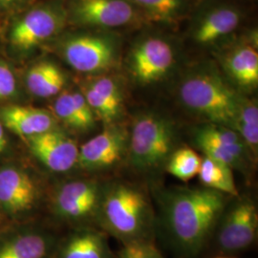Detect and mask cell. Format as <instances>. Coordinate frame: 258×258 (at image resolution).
<instances>
[{"instance_id": "obj_1", "label": "cell", "mask_w": 258, "mask_h": 258, "mask_svg": "<svg viewBox=\"0 0 258 258\" xmlns=\"http://www.w3.org/2000/svg\"><path fill=\"white\" fill-rule=\"evenodd\" d=\"M225 205L224 194L206 186L176 189L166 194L162 212L176 247L184 254L197 253L221 217Z\"/></svg>"}, {"instance_id": "obj_2", "label": "cell", "mask_w": 258, "mask_h": 258, "mask_svg": "<svg viewBox=\"0 0 258 258\" xmlns=\"http://www.w3.org/2000/svg\"><path fill=\"white\" fill-rule=\"evenodd\" d=\"M97 214L103 228L123 244L147 240L152 224L147 196L126 184H112L102 192Z\"/></svg>"}, {"instance_id": "obj_3", "label": "cell", "mask_w": 258, "mask_h": 258, "mask_svg": "<svg viewBox=\"0 0 258 258\" xmlns=\"http://www.w3.org/2000/svg\"><path fill=\"white\" fill-rule=\"evenodd\" d=\"M239 95L212 72L190 75L180 86L184 106L212 123L231 128L238 110Z\"/></svg>"}, {"instance_id": "obj_4", "label": "cell", "mask_w": 258, "mask_h": 258, "mask_svg": "<svg viewBox=\"0 0 258 258\" xmlns=\"http://www.w3.org/2000/svg\"><path fill=\"white\" fill-rule=\"evenodd\" d=\"M174 141L175 131L170 120L158 114L141 115L128 139L131 165L141 171L155 169L173 152Z\"/></svg>"}, {"instance_id": "obj_5", "label": "cell", "mask_w": 258, "mask_h": 258, "mask_svg": "<svg viewBox=\"0 0 258 258\" xmlns=\"http://www.w3.org/2000/svg\"><path fill=\"white\" fill-rule=\"evenodd\" d=\"M68 20L62 0H51L29 10L11 28L10 41L15 48L26 51L58 34Z\"/></svg>"}, {"instance_id": "obj_6", "label": "cell", "mask_w": 258, "mask_h": 258, "mask_svg": "<svg viewBox=\"0 0 258 258\" xmlns=\"http://www.w3.org/2000/svg\"><path fill=\"white\" fill-rule=\"evenodd\" d=\"M66 8L68 19L84 26L112 29L146 20L129 0H71Z\"/></svg>"}, {"instance_id": "obj_7", "label": "cell", "mask_w": 258, "mask_h": 258, "mask_svg": "<svg viewBox=\"0 0 258 258\" xmlns=\"http://www.w3.org/2000/svg\"><path fill=\"white\" fill-rule=\"evenodd\" d=\"M62 52L67 63L83 73L106 70L116 58L114 39L103 35L84 34L71 37L65 40Z\"/></svg>"}, {"instance_id": "obj_8", "label": "cell", "mask_w": 258, "mask_h": 258, "mask_svg": "<svg viewBox=\"0 0 258 258\" xmlns=\"http://www.w3.org/2000/svg\"><path fill=\"white\" fill-rule=\"evenodd\" d=\"M175 61L174 50L163 37L150 36L142 39L131 50L130 73L142 84L156 83L166 76Z\"/></svg>"}, {"instance_id": "obj_9", "label": "cell", "mask_w": 258, "mask_h": 258, "mask_svg": "<svg viewBox=\"0 0 258 258\" xmlns=\"http://www.w3.org/2000/svg\"><path fill=\"white\" fill-rule=\"evenodd\" d=\"M257 230L256 205L249 198H242L225 214L218 232V245L226 252L247 249L256 238Z\"/></svg>"}, {"instance_id": "obj_10", "label": "cell", "mask_w": 258, "mask_h": 258, "mask_svg": "<svg viewBox=\"0 0 258 258\" xmlns=\"http://www.w3.org/2000/svg\"><path fill=\"white\" fill-rule=\"evenodd\" d=\"M194 141L205 156L231 168L244 166L249 148L233 129L211 122L196 130Z\"/></svg>"}, {"instance_id": "obj_11", "label": "cell", "mask_w": 258, "mask_h": 258, "mask_svg": "<svg viewBox=\"0 0 258 258\" xmlns=\"http://www.w3.org/2000/svg\"><path fill=\"white\" fill-rule=\"evenodd\" d=\"M243 19L241 10L231 3H214L198 13L191 27V36L201 45H211L230 36Z\"/></svg>"}, {"instance_id": "obj_12", "label": "cell", "mask_w": 258, "mask_h": 258, "mask_svg": "<svg viewBox=\"0 0 258 258\" xmlns=\"http://www.w3.org/2000/svg\"><path fill=\"white\" fill-rule=\"evenodd\" d=\"M128 149V137L119 127H108L79 149L78 163L87 169H105L119 163Z\"/></svg>"}, {"instance_id": "obj_13", "label": "cell", "mask_w": 258, "mask_h": 258, "mask_svg": "<svg viewBox=\"0 0 258 258\" xmlns=\"http://www.w3.org/2000/svg\"><path fill=\"white\" fill-rule=\"evenodd\" d=\"M28 140L33 154L52 171L64 172L78 163L80 148L60 131L51 129Z\"/></svg>"}, {"instance_id": "obj_14", "label": "cell", "mask_w": 258, "mask_h": 258, "mask_svg": "<svg viewBox=\"0 0 258 258\" xmlns=\"http://www.w3.org/2000/svg\"><path fill=\"white\" fill-rule=\"evenodd\" d=\"M102 192L93 182L74 181L64 184L55 197L58 213L70 219H82L97 214Z\"/></svg>"}, {"instance_id": "obj_15", "label": "cell", "mask_w": 258, "mask_h": 258, "mask_svg": "<svg viewBox=\"0 0 258 258\" xmlns=\"http://www.w3.org/2000/svg\"><path fill=\"white\" fill-rule=\"evenodd\" d=\"M35 200L36 186L26 173L14 167L0 170V205L7 212H24Z\"/></svg>"}, {"instance_id": "obj_16", "label": "cell", "mask_w": 258, "mask_h": 258, "mask_svg": "<svg viewBox=\"0 0 258 258\" xmlns=\"http://www.w3.org/2000/svg\"><path fill=\"white\" fill-rule=\"evenodd\" d=\"M0 115L4 125L22 137L30 138L54 126V118L48 111L33 106H7Z\"/></svg>"}, {"instance_id": "obj_17", "label": "cell", "mask_w": 258, "mask_h": 258, "mask_svg": "<svg viewBox=\"0 0 258 258\" xmlns=\"http://www.w3.org/2000/svg\"><path fill=\"white\" fill-rule=\"evenodd\" d=\"M225 68L231 79L243 87H255L258 83V53L250 45L234 48L225 57Z\"/></svg>"}, {"instance_id": "obj_18", "label": "cell", "mask_w": 258, "mask_h": 258, "mask_svg": "<svg viewBox=\"0 0 258 258\" xmlns=\"http://www.w3.org/2000/svg\"><path fill=\"white\" fill-rule=\"evenodd\" d=\"M146 20L176 24L185 18L189 11V0H129Z\"/></svg>"}, {"instance_id": "obj_19", "label": "cell", "mask_w": 258, "mask_h": 258, "mask_svg": "<svg viewBox=\"0 0 258 258\" xmlns=\"http://www.w3.org/2000/svg\"><path fill=\"white\" fill-rule=\"evenodd\" d=\"M28 89L39 98H50L62 90L65 78L55 64L43 61L34 65L26 77Z\"/></svg>"}, {"instance_id": "obj_20", "label": "cell", "mask_w": 258, "mask_h": 258, "mask_svg": "<svg viewBox=\"0 0 258 258\" xmlns=\"http://www.w3.org/2000/svg\"><path fill=\"white\" fill-rule=\"evenodd\" d=\"M231 169V166L226 164L205 156L202 159L198 177L206 187L237 197L238 189Z\"/></svg>"}, {"instance_id": "obj_21", "label": "cell", "mask_w": 258, "mask_h": 258, "mask_svg": "<svg viewBox=\"0 0 258 258\" xmlns=\"http://www.w3.org/2000/svg\"><path fill=\"white\" fill-rule=\"evenodd\" d=\"M61 258H111L110 249L102 234L85 231L67 242Z\"/></svg>"}, {"instance_id": "obj_22", "label": "cell", "mask_w": 258, "mask_h": 258, "mask_svg": "<svg viewBox=\"0 0 258 258\" xmlns=\"http://www.w3.org/2000/svg\"><path fill=\"white\" fill-rule=\"evenodd\" d=\"M231 129L238 133L252 153L257 152L258 108L256 102L240 97L238 110Z\"/></svg>"}, {"instance_id": "obj_23", "label": "cell", "mask_w": 258, "mask_h": 258, "mask_svg": "<svg viewBox=\"0 0 258 258\" xmlns=\"http://www.w3.org/2000/svg\"><path fill=\"white\" fill-rule=\"evenodd\" d=\"M46 240L38 234H27L7 242L0 248V258H43Z\"/></svg>"}, {"instance_id": "obj_24", "label": "cell", "mask_w": 258, "mask_h": 258, "mask_svg": "<svg viewBox=\"0 0 258 258\" xmlns=\"http://www.w3.org/2000/svg\"><path fill=\"white\" fill-rule=\"evenodd\" d=\"M202 159L203 158L191 148L186 147L179 148L168 157L166 161V170L177 179L187 182L198 176Z\"/></svg>"}, {"instance_id": "obj_25", "label": "cell", "mask_w": 258, "mask_h": 258, "mask_svg": "<svg viewBox=\"0 0 258 258\" xmlns=\"http://www.w3.org/2000/svg\"><path fill=\"white\" fill-rule=\"evenodd\" d=\"M83 94L93 112L103 121L111 123L119 116L120 108L104 99L100 93L97 92L90 85L85 88Z\"/></svg>"}, {"instance_id": "obj_26", "label": "cell", "mask_w": 258, "mask_h": 258, "mask_svg": "<svg viewBox=\"0 0 258 258\" xmlns=\"http://www.w3.org/2000/svg\"><path fill=\"white\" fill-rule=\"evenodd\" d=\"M55 115L63 120L67 125L73 128L80 129V123L75 111L74 103L71 92L61 93L54 104Z\"/></svg>"}, {"instance_id": "obj_27", "label": "cell", "mask_w": 258, "mask_h": 258, "mask_svg": "<svg viewBox=\"0 0 258 258\" xmlns=\"http://www.w3.org/2000/svg\"><path fill=\"white\" fill-rule=\"evenodd\" d=\"M120 258H164L161 252L148 240L124 244L119 253Z\"/></svg>"}, {"instance_id": "obj_28", "label": "cell", "mask_w": 258, "mask_h": 258, "mask_svg": "<svg viewBox=\"0 0 258 258\" xmlns=\"http://www.w3.org/2000/svg\"><path fill=\"white\" fill-rule=\"evenodd\" d=\"M90 86L98 93H100L104 99L112 104L121 108V94L120 88L112 79L108 77H102L93 82Z\"/></svg>"}, {"instance_id": "obj_29", "label": "cell", "mask_w": 258, "mask_h": 258, "mask_svg": "<svg viewBox=\"0 0 258 258\" xmlns=\"http://www.w3.org/2000/svg\"><path fill=\"white\" fill-rule=\"evenodd\" d=\"M74 103L75 111L80 123V130L91 128L95 123L94 112L86 101L84 95L81 92H71Z\"/></svg>"}, {"instance_id": "obj_30", "label": "cell", "mask_w": 258, "mask_h": 258, "mask_svg": "<svg viewBox=\"0 0 258 258\" xmlns=\"http://www.w3.org/2000/svg\"><path fill=\"white\" fill-rule=\"evenodd\" d=\"M17 89L16 78L9 66L0 62V100L8 99Z\"/></svg>"}, {"instance_id": "obj_31", "label": "cell", "mask_w": 258, "mask_h": 258, "mask_svg": "<svg viewBox=\"0 0 258 258\" xmlns=\"http://www.w3.org/2000/svg\"><path fill=\"white\" fill-rule=\"evenodd\" d=\"M27 0H0V12H9L23 5Z\"/></svg>"}, {"instance_id": "obj_32", "label": "cell", "mask_w": 258, "mask_h": 258, "mask_svg": "<svg viewBox=\"0 0 258 258\" xmlns=\"http://www.w3.org/2000/svg\"><path fill=\"white\" fill-rule=\"evenodd\" d=\"M7 145V140L3 128V124L0 122V153L5 149Z\"/></svg>"}, {"instance_id": "obj_33", "label": "cell", "mask_w": 258, "mask_h": 258, "mask_svg": "<svg viewBox=\"0 0 258 258\" xmlns=\"http://www.w3.org/2000/svg\"><path fill=\"white\" fill-rule=\"evenodd\" d=\"M221 258H225V257H221Z\"/></svg>"}]
</instances>
